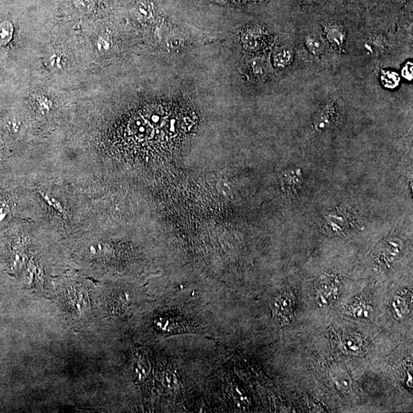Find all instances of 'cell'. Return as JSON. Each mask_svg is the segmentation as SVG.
<instances>
[{"instance_id": "obj_1", "label": "cell", "mask_w": 413, "mask_h": 413, "mask_svg": "<svg viewBox=\"0 0 413 413\" xmlns=\"http://www.w3.org/2000/svg\"><path fill=\"white\" fill-rule=\"evenodd\" d=\"M295 308V299L292 293H281L274 298L272 311L275 319L281 324L290 322L294 315Z\"/></svg>"}, {"instance_id": "obj_2", "label": "cell", "mask_w": 413, "mask_h": 413, "mask_svg": "<svg viewBox=\"0 0 413 413\" xmlns=\"http://www.w3.org/2000/svg\"><path fill=\"white\" fill-rule=\"evenodd\" d=\"M322 282L317 289V299L319 304L325 305L337 298V287L331 282L330 283L324 282V281Z\"/></svg>"}, {"instance_id": "obj_3", "label": "cell", "mask_w": 413, "mask_h": 413, "mask_svg": "<svg viewBox=\"0 0 413 413\" xmlns=\"http://www.w3.org/2000/svg\"><path fill=\"white\" fill-rule=\"evenodd\" d=\"M259 40H260V35L257 34V31L253 30H247L241 37V41L243 42V45L249 50H254L258 47Z\"/></svg>"}, {"instance_id": "obj_4", "label": "cell", "mask_w": 413, "mask_h": 413, "mask_svg": "<svg viewBox=\"0 0 413 413\" xmlns=\"http://www.w3.org/2000/svg\"><path fill=\"white\" fill-rule=\"evenodd\" d=\"M381 82L385 88L394 89L400 82L399 74L394 71H384L381 75Z\"/></svg>"}, {"instance_id": "obj_5", "label": "cell", "mask_w": 413, "mask_h": 413, "mask_svg": "<svg viewBox=\"0 0 413 413\" xmlns=\"http://www.w3.org/2000/svg\"><path fill=\"white\" fill-rule=\"evenodd\" d=\"M291 59L292 52L288 48H282L274 55V63L278 67H286L289 64Z\"/></svg>"}, {"instance_id": "obj_6", "label": "cell", "mask_w": 413, "mask_h": 413, "mask_svg": "<svg viewBox=\"0 0 413 413\" xmlns=\"http://www.w3.org/2000/svg\"><path fill=\"white\" fill-rule=\"evenodd\" d=\"M13 27L9 22H4L0 25V45H6L12 36Z\"/></svg>"}, {"instance_id": "obj_7", "label": "cell", "mask_w": 413, "mask_h": 413, "mask_svg": "<svg viewBox=\"0 0 413 413\" xmlns=\"http://www.w3.org/2000/svg\"><path fill=\"white\" fill-rule=\"evenodd\" d=\"M305 43H306L307 47H308L310 52L313 53L314 55H319L324 50V45L319 38L312 36L308 37L305 41Z\"/></svg>"}, {"instance_id": "obj_8", "label": "cell", "mask_w": 413, "mask_h": 413, "mask_svg": "<svg viewBox=\"0 0 413 413\" xmlns=\"http://www.w3.org/2000/svg\"><path fill=\"white\" fill-rule=\"evenodd\" d=\"M39 194L41 195V198H43L45 203L48 204L49 206L53 207L54 210L59 212L60 214H64V210L63 208V206H62L61 204L57 199H55V198L50 196V195H48L46 193H44L43 191H39Z\"/></svg>"}, {"instance_id": "obj_9", "label": "cell", "mask_w": 413, "mask_h": 413, "mask_svg": "<svg viewBox=\"0 0 413 413\" xmlns=\"http://www.w3.org/2000/svg\"><path fill=\"white\" fill-rule=\"evenodd\" d=\"M217 190L221 196L229 198L231 195V189L229 184L224 180H220L217 184Z\"/></svg>"}, {"instance_id": "obj_10", "label": "cell", "mask_w": 413, "mask_h": 413, "mask_svg": "<svg viewBox=\"0 0 413 413\" xmlns=\"http://www.w3.org/2000/svg\"><path fill=\"white\" fill-rule=\"evenodd\" d=\"M165 385L168 389L173 390L177 386V378L176 376L172 374V372L169 371L165 373Z\"/></svg>"}, {"instance_id": "obj_11", "label": "cell", "mask_w": 413, "mask_h": 413, "mask_svg": "<svg viewBox=\"0 0 413 413\" xmlns=\"http://www.w3.org/2000/svg\"><path fill=\"white\" fill-rule=\"evenodd\" d=\"M402 75H403L405 79L408 80V81H412L413 80V64L412 62L406 63V65L403 67Z\"/></svg>"}, {"instance_id": "obj_12", "label": "cell", "mask_w": 413, "mask_h": 413, "mask_svg": "<svg viewBox=\"0 0 413 413\" xmlns=\"http://www.w3.org/2000/svg\"><path fill=\"white\" fill-rule=\"evenodd\" d=\"M327 37H328L329 39L337 44L341 43V39H342L341 33H340L338 31H336V30H330L328 34H327Z\"/></svg>"}]
</instances>
